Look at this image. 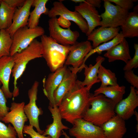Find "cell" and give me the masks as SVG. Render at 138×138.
<instances>
[{
    "mask_svg": "<svg viewBox=\"0 0 138 138\" xmlns=\"http://www.w3.org/2000/svg\"><path fill=\"white\" fill-rule=\"evenodd\" d=\"M44 33V29L40 26L31 28L26 26L19 29L12 37L13 42L10 49V56H12L26 49L36 38L41 37Z\"/></svg>",
    "mask_w": 138,
    "mask_h": 138,
    "instance_id": "5",
    "label": "cell"
},
{
    "mask_svg": "<svg viewBox=\"0 0 138 138\" xmlns=\"http://www.w3.org/2000/svg\"><path fill=\"white\" fill-rule=\"evenodd\" d=\"M100 126L106 138H122L127 131L125 120L116 114Z\"/></svg>",
    "mask_w": 138,
    "mask_h": 138,
    "instance_id": "19",
    "label": "cell"
},
{
    "mask_svg": "<svg viewBox=\"0 0 138 138\" xmlns=\"http://www.w3.org/2000/svg\"><path fill=\"white\" fill-rule=\"evenodd\" d=\"M39 82L35 81L28 91L29 103L24 107L25 113L29 120V124L36 129L37 131L42 134L44 130L41 129L39 123V117L42 114L43 111L36 105Z\"/></svg>",
    "mask_w": 138,
    "mask_h": 138,
    "instance_id": "8",
    "label": "cell"
},
{
    "mask_svg": "<svg viewBox=\"0 0 138 138\" xmlns=\"http://www.w3.org/2000/svg\"><path fill=\"white\" fill-rule=\"evenodd\" d=\"M67 68L66 65L50 74L43 80V91L49 101V106L54 105L53 93L62 81Z\"/></svg>",
    "mask_w": 138,
    "mask_h": 138,
    "instance_id": "15",
    "label": "cell"
},
{
    "mask_svg": "<svg viewBox=\"0 0 138 138\" xmlns=\"http://www.w3.org/2000/svg\"><path fill=\"white\" fill-rule=\"evenodd\" d=\"M12 38L6 29L0 30V58L4 56H10V49Z\"/></svg>",
    "mask_w": 138,
    "mask_h": 138,
    "instance_id": "30",
    "label": "cell"
},
{
    "mask_svg": "<svg viewBox=\"0 0 138 138\" xmlns=\"http://www.w3.org/2000/svg\"><path fill=\"white\" fill-rule=\"evenodd\" d=\"M1 84L0 82V121H2L9 110V108L6 105L7 99L1 87Z\"/></svg>",
    "mask_w": 138,
    "mask_h": 138,
    "instance_id": "33",
    "label": "cell"
},
{
    "mask_svg": "<svg viewBox=\"0 0 138 138\" xmlns=\"http://www.w3.org/2000/svg\"><path fill=\"white\" fill-rule=\"evenodd\" d=\"M125 92V87L119 85L115 86H100L94 91V95L102 94L110 99L116 104L123 99Z\"/></svg>",
    "mask_w": 138,
    "mask_h": 138,
    "instance_id": "25",
    "label": "cell"
},
{
    "mask_svg": "<svg viewBox=\"0 0 138 138\" xmlns=\"http://www.w3.org/2000/svg\"><path fill=\"white\" fill-rule=\"evenodd\" d=\"M110 2L115 3L121 8L129 10L133 7L134 3L137 1L135 0H108Z\"/></svg>",
    "mask_w": 138,
    "mask_h": 138,
    "instance_id": "36",
    "label": "cell"
},
{
    "mask_svg": "<svg viewBox=\"0 0 138 138\" xmlns=\"http://www.w3.org/2000/svg\"><path fill=\"white\" fill-rule=\"evenodd\" d=\"M1 3H0V5Z\"/></svg>",
    "mask_w": 138,
    "mask_h": 138,
    "instance_id": "41",
    "label": "cell"
},
{
    "mask_svg": "<svg viewBox=\"0 0 138 138\" xmlns=\"http://www.w3.org/2000/svg\"><path fill=\"white\" fill-rule=\"evenodd\" d=\"M33 0H26L22 6L16 8L11 26L6 29L12 37L19 29L27 26L30 13V10Z\"/></svg>",
    "mask_w": 138,
    "mask_h": 138,
    "instance_id": "16",
    "label": "cell"
},
{
    "mask_svg": "<svg viewBox=\"0 0 138 138\" xmlns=\"http://www.w3.org/2000/svg\"><path fill=\"white\" fill-rule=\"evenodd\" d=\"M89 103L82 118L95 125L100 126L116 115V104L103 94H90Z\"/></svg>",
    "mask_w": 138,
    "mask_h": 138,
    "instance_id": "2",
    "label": "cell"
},
{
    "mask_svg": "<svg viewBox=\"0 0 138 138\" xmlns=\"http://www.w3.org/2000/svg\"><path fill=\"white\" fill-rule=\"evenodd\" d=\"M73 126L69 129V133L75 138H106L100 126L83 118L75 120Z\"/></svg>",
    "mask_w": 138,
    "mask_h": 138,
    "instance_id": "10",
    "label": "cell"
},
{
    "mask_svg": "<svg viewBox=\"0 0 138 138\" xmlns=\"http://www.w3.org/2000/svg\"><path fill=\"white\" fill-rule=\"evenodd\" d=\"M14 63L12 71L14 78L13 99L19 94L17 86V81L25 71L29 62L35 59L42 57V47L40 42L34 39L26 49L12 56Z\"/></svg>",
    "mask_w": 138,
    "mask_h": 138,
    "instance_id": "3",
    "label": "cell"
},
{
    "mask_svg": "<svg viewBox=\"0 0 138 138\" xmlns=\"http://www.w3.org/2000/svg\"><path fill=\"white\" fill-rule=\"evenodd\" d=\"M120 30L119 27L114 28L101 26L94 29L87 36V40L92 42V46L94 49L102 43L112 40L119 33Z\"/></svg>",
    "mask_w": 138,
    "mask_h": 138,
    "instance_id": "20",
    "label": "cell"
},
{
    "mask_svg": "<svg viewBox=\"0 0 138 138\" xmlns=\"http://www.w3.org/2000/svg\"><path fill=\"white\" fill-rule=\"evenodd\" d=\"M103 1L105 11L100 15L101 19L100 26L114 28L122 26L129 14V10L113 5L108 0Z\"/></svg>",
    "mask_w": 138,
    "mask_h": 138,
    "instance_id": "6",
    "label": "cell"
},
{
    "mask_svg": "<svg viewBox=\"0 0 138 138\" xmlns=\"http://www.w3.org/2000/svg\"><path fill=\"white\" fill-rule=\"evenodd\" d=\"M105 60L104 57L98 56L96 59V63L94 65L90 64L88 66L85 64L84 65L85 78L83 81H81V83L82 86L86 87L89 90H90L94 84L100 82L98 78V73L100 66Z\"/></svg>",
    "mask_w": 138,
    "mask_h": 138,
    "instance_id": "23",
    "label": "cell"
},
{
    "mask_svg": "<svg viewBox=\"0 0 138 138\" xmlns=\"http://www.w3.org/2000/svg\"><path fill=\"white\" fill-rule=\"evenodd\" d=\"M48 109L51 114L53 121L47 126L42 135L49 136L51 138H59L62 135V131L69 128L62 123V118L57 106L55 105L53 106H49Z\"/></svg>",
    "mask_w": 138,
    "mask_h": 138,
    "instance_id": "21",
    "label": "cell"
},
{
    "mask_svg": "<svg viewBox=\"0 0 138 138\" xmlns=\"http://www.w3.org/2000/svg\"><path fill=\"white\" fill-rule=\"evenodd\" d=\"M48 15L50 18L59 16L74 22L82 32L86 34L88 30L87 22L80 14L75 10L68 9L61 1H55L53 7L49 10Z\"/></svg>",
    "mask_w": 138,
    "mask_h": 138,
    "instance_id": "9",
    "label": "cell"
},
{
    "mask_svg": "<svg viewBox=\"0 0 138 138\" xmlns=\"http://www.w3.org/2000/svg\"><path fill=\"white\" fill-rule=\"evenodd\" d=\"M16 132L10 124L8 126L0 121V138H17Z\"/></svg>",
    "mask_w": 138,
    "mask_h": 138,
    "instance_id": "31",
    "label": "cell"
},
{
    "mask_svg": "<svg viewBox=\"0 0 138 138\" xmlns=\"http://www.w3.org/2000/svg\"><path fill=\"white\" fill-rule=\"evenodd\" d=\"M14 64L12 56H4L0 58V82L2 84L1 88L7 99L13 97V93L9 90V83Z\"/></svg>",
    "mask_w": 138,
    "mask_h": 138,
    "instance_id": "18",
    "label": "cell"
},
{
    "mask_svg": "<svg viewBox=\"0 0 138 138\" xmlns=\"http://www.w3.org/2000/svg\"><path fill=\"white\" fill-rule=\"evenodd\" d=\"M78 72L72 67L67 68L62 81L54 93V105L58 107L64 96L75 86Z\"/></svg>",
    "mask_w": 138,
    "mask_h": 138,
    "instance_id": "14",
    "label": "cell"
},
{
    "mask_svg": "<svg viewBox=\"0 0 138 138\" xmlns=\"http://www.w3.org/2000/svg\"><path fill=\"white\" fill-rule=\"evenodd\" d=\"M40 40L42 57L50 71L53 72L64 65L70 45L60 44L49 36L44 34L41 36Z\"/></svg>",
    "mask_w": 138,
    "mask_h": 138,
    "instance_id": "4",
    "label": "cell"
},
{
    "mask_svg": "<svg viewBox=\"0 0 138 138\" xmlns=\"http://www.w3.org/2000/svg\"><path fill=\"white\" fill-rule=\"evenodd\" d=\"M123 38L121 31L111 40L100 44L96 48L93 49L85 57L84 63L86 60L91 55L97 53L99 55L101 54L102 52L104 51H107L111 48L120 42L123 39Z\"/></svg>",
    "mask_w": 138,
    "mask_h": 138,
    "instance_id": "29",
    "label": "cell"
},
{
    "mask_svg": "<svg viewBox=\"0 0 138 138\" xmlns=\"http://www.w3.org/2000/svg\"><path fill=\"white\" fill-rule=\"evenodd\" d=\"M57 20L59 25L61 27L67 28L70 27L71 25L69 20L61 16H60Z\"/></svg>",
    "mask_w": 138,
    "mask_h": 138,
    "instance_id": "38",
    "label": "cell"
},
{
    "mask_svg": "<svg viewBox=\"0 0 138 138\" xmlns=\"http://www.w3.org/2000/svg\"><path fill=\"white\" fill-rule=\"evenodd\" d=\"M25 0H3V1L9 6L17 8L22 6Z\"/></svg>",
    "mask_w": 138,
    "mask_h": 138,
    "instance_id": "37",
    "label": "cell"
},
{
    "mask_svg": "<svg viewBox=\"0 0 138 138\" xmlns=\"http://www.w3.org/2000/svg\"><path fill=\"white\" fill-rule=\"evenodd\" d=\"M134 48L135 53L132 58L129 60L123 68L124 71L132 70L138 67V44L134 43Z\"/></svg>",
    "mask_w": 138,
    "mask_h": 138,
    "instance_id": "32",
    "label": "cell"
},
{
    "mask_svg": "<svg viewBox=\"0 0 138 138\" xmlns=\"http://www.w3.org/2000/svg\"><path fill=\"white\" fill-rule=\"evenodd\" d=\"M75 10L80 14L87 24L88 30L86 34L87 36L90 34L96 27L100 26L101 19L95 7L84 2L75 6Z\"/></svg>",
    "mask_w": 138,
    "mask_h": 138,
    "instance_id": "17",
    "label": "cell"
},
{
    "mask_svg": "<svg viewBox=\"0 0 138 138\" xmlns=\"http://www.w3.org/2000/svg\"><path fill=\"white\" fill-rule=\"evenodd\" d=\"M104 56L108 58L109 62L121 60L126 63L132 58L129 44L125 38H124L119 43L107 51Z\"/></svg>",
    "mask_w": 138,
    "mask_h": 138,
    "instance_id": "22",
    "label": "cell"
},
{
    "mask_svg": "<svg viewBox=\"0 0 138 138\" xmlns=\"http://www.w3.org/2000/svg\"><path fill=\"white\" fill-rule=\"evenodd\" d=\"M16 8L10 7L2 0L0 5V29H6L11 25Z\"/></svg>",
    "mask_w": 138,
    "mask_h": 138,
    "instance_id": "27",
    "label": "cell"
},
{
    "mask_svg": "<svg viewBox=\"0 0 138 138\" xmlns=\"http://www.w3.org/2000/svg\"><path fill=\"white\" fill-rule=\"evenodd\" d=\"M138 106V91L131 86L127 97L116 105L115 113L124 120H128L134 115L135 109Z\"/></svg>",
    "mask_w": 138,
    "mask_h": 138,
    "instance_id": "13",
    "label": "cell"
},
{
    "mask_svg": "<svg viewBox=\"0 0 138 138\" xmlns=\"http://www.w3.org/2000/svg\"><path fill=\"white\" fill-rule=\"evenodd\" d=\"M71 1L75 3H80L84 2H85V0H72Z\"/></svg>",
    "mask_w": 138,
    "mask_h": 138,
    "instance_id": "40",
    "label": "cell"
},
{
    "mask_svg": "<svg viewBox=\"0 0 138 138\" xmlns=\"http://www.w3.org/2000/svg\"><path fill=\"white\" fill-rule=\"evenodd\" d=\"M56 17L50 18L48 21L49 36L58 43L64 45H72L77 41L79 32L73 31L69 27L64 29L59 25Z\"/></svg>",
    "mask_w": 138,
    "mask_h": 138,
    "instance_id": "7",
    "label": "cell"
},
{
    "mask_svg": "<svg viewBox=\"0 0 138 138\" xmlns=\"http://www.w3.org/2000/svg\"><path fill=\"white\" fill-rule=\"evenodd\" d=\"M48 0H33L32 5L34 9L30 13L27 26L33 28L38 26L39 19L42 14L48 15L49 10L46 7Z\"/></svg>",
    "mask_w": 138,
    "mask_h": 138,
    "instance_id": "26",
    "label": "cell"
},
{
    "mask_svg": "<svg viewBox=\"0 0 138 138\" xmlns=\"http://www.w3.org/2000/svg\"><path fill=\"white\" fill-rule=\"evenodd\" d=\"M85 2L95 7L99 8L101 6V1L100 0H85Z\"/></svg>",
    "mask_w": 138,
    "mask_h": 138,
    "instance_id": "39",
    "label": "cell"
},
{
    "mask_svg": "<svg viewBox=\"0 0 138 138\" xmlns=\"http://www.w3.org/2000/svg\"></svg>",
    "mask_w": 138,
    "mask_h": 138,
    "instance_id": "42",
    "label": "cell"
},
{
    "mask_svg": "<svg viewBox=\"0 0 138 138\" xmlns=\"http://www.w3.org/2000/svg\"><path fill=\"white\" fill-rule=\"evenodd\" d=\"M138 10L129 12L126 20L121 26L124 38H132L138 37Z\"/></svg>",
    "mask_w": 138,
    "mask_h": 138,
    "instance_id": "24",
    "label": "cell"
},
{
    "mask_svg": "<svg viewBox=\"0 0 138 138\" xmlns=\"http://www.w3.org/2000/svg\"><path fill=\"white\" fill-rule=\"evenodd\" d=\"M33 126L31 125H25L23 129V133L29 135L31 138H51L49 136H46L35 131Z\"/></svg>",
    "mask_w": 138,
    "mask_h": 138,
    "instance_id": "35",
    "label": "cell"
},
{
    "mask_svg": "<svg viewBox=\"0 0 138 138\" xmlns=\"http://www.w3.org/2000/svg\"><path fill=\"white\" fill-rule=\"evenodd\" d=\"M93 49L89 41L78 42L70 45V52L65 62V65H71L73 68L78 69L79 72L84 68V59Z\"/></svg>",
    "mask_w": 138,
    "mask_h": 138,
    "instance_id": "11",
    "label": "cell"
},
{
    "mask_svg": "<svg viewBox=\"0 0 138 138\" xmlns=\"http://www.w3.org/2000/svg\"><path fill=\"white\" fill-rule=\"evenodd\" d=\"M90 90L77 80L75 85L64 96L58 107L62 119L72 124L82 118L90 107Z\"/></svg>",
    "mask_w": 138,
    "mask_h": 138,
    "instance_id": "1",
    "label": "cell"
},
{
    "mask_svg": "<svg viewBox=\"0 0 138 138\" xmlns=\"http://www.w3.org/2000/svg\"><path fill=\"white\" fill-rule=\"evenodd\" d=\"M98 77L101 82L100 87L118 85L115 73L101 65L98 69Z\"/></svg>",
    "mask_w": 138,
    "mask_h": 138,
    "instance_id": "28",
    "label": "cell"
},
{
    "mask_svg": "<svg viewBox=\"0 0 138 138\" xmlns=\"http://www.w3.org/2000/svg\"><path fill=\"white\" fill-rule=\"evenodd\" d=\"M25 103L13 102L9 108L10 111L2 119L5 123H11L17 132L18 138H24L23 129L25 122L28 119L25 114L24 107Z\"/></svg>",
    "mask_w": 138,
    "mask_h": 138,
    "instance_id": "12",
    "label": "cell"
},
{
    "mask_svg": "<svg viewBox=\"0 0 138 138\" xmlns=\"http://www.w3.org/2000/svg\"><path fill=\"white\" fill-rule=\"evenodd\" d=\"M124 77L131 86L138 89V76L132 70L124 71Z\"/></svg>",
    "mask_w": 138,
    "mask_h": 138,
    "instance_id": "34",
    "label": "cell"
}]
</instances>
